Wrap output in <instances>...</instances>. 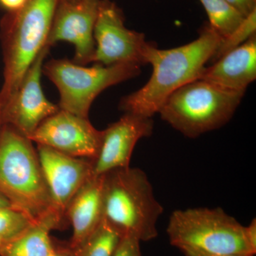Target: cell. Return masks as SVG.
<instances>
[{
	"label": "cell",
	"mask_w": 256,
	"mask_h": 256,
	"mask_svg": "<svg viewBox=\"0 0 256 256\" xmlns=\"http://www.w3.org/2000/svg\"><path fill=\"white\" fill-rule=\"evenodd\" d=\"M220 36L208 24L194 41L170 50L152 44L146 53V64L152 74L140 89L121 99L120 109L124 114L151 118L159 114L165 101L185 84L200 79L207 62L215 54Z\"/></svg>",
	"instance_id": "6da1fadb"
},
{
	"label": "cell",
	"mask_w": 256,
	"mask_h": 256,
	"mask_svg": "<svg viewBox=\"0 0 256 256\" xmlns=\"http://www.w3.org/2000/svg\"><path fill=\"white\" fill-rule=\"evenodd\" d=\"M0 194L34 222L55 210L32 141L6 124L0 131Z\"/></svg>",
	"instance_id": "7a4b0ae2"
},
{
	"label": "cell",
	"mask_w": 256,
	"mask_h": 256,
	"mask_svg": "<svg viewBox=\"0 0 256 256\" xmlns=\"http://www.w3.org/2000/svg\"><path fill=\"white\" fill-rule=\"evenodd\" d=\"M104 218L122 235L149 242L158 235L164 208L154 196L148 175L130 166L104 174Z\"/></svg>",
	"instance_id": "3957f363"
},
{
	"label": "cell",
	"mask_w": 256,
	"mask_h": 256,
	"mask_svg": "<svg viewBox=\"0 0 256 256\" xmlns=\"http://www.w3.org/2000/svg\"><path fill=\"white\" fill-rule=\"evenodd\" d=\"M58 0H28L1 24L4 82L1 108L18 90L25 74L44 47Z\"/></svg>",
	"instance_id": "277c9868"
},
{
	"label": "cell",
	"mask_w": 256,
	"mask_h": 256,
	"mask_svg": "<svg viewBox=\"0 0 256 256\" xmlns=\"http://www.w3.org/2000/svg\"><path fill=\"white\" fill-rule=\"evenodd\" d=\"M244 94L196 79L171 94L159 114L184 136L196 138L226 124Z\"/></svg>",
	"instance_id": "5b68a950"
},
{
	"label": "cell",
	"mask_w": 256,
	"mask_h": 256,
	"mask_svg": "<svg viewBox=\"0 0 256 256\" xmlns=\"http://www.w3.org/2000/svg\"><path fill=\"white\" fill-rule=\"evenodd\" d=\"M166 233L170 244L182 252L255 256L246 239L245 226L220 207L174 210Z\"/></svg>",
	"instance_id": "8992f818"
},
{
	"label": "cell",
	"mask_w": 256,
	"mask_h": 256,
	"mask_svg": "<svg viewBox=\"0 0 256 256\" xmlns=\"http://www.w3.org/2000/svg\"><path fill=\"white\" fill-rule=\"evenodd\" d=\"M43 73L55 84L60 92V110L88 118L89 110L101 92L140 74V66L133 64L92 67L62 58L44 64Z\"/></svg>",
	"instance_id": "52a82bcc"
},
{
	"label": "cell",
	"mask_w": 256,
	"mask_h": 256,
	"mask_svg": "<svg viewBox=\"0 0 256 256\" xmlns=\"http://www.w3.org/2000/svg\"><path fill=\"white\" fill-rule=\"evenodd\" d=\"M122 11L109 0H100L94 28L96 50L92 62L104 66L146 64L151 44L144 34L124 26Z\"/></svg>",
	"instance_id": "ba28073f"
},
{
	"label": "cell",
	"mask_w": 256,
	"mask_h": 256,
	"mask_svg": "<svg viewBox=\"0 0 256 256\" xmlns=\"http://www.w3.org/2000/svg\"><path fill=\"white\" fill-rule=\"evenodd\" d=\"M50 47H44L25 74L18 90L0 109L2 124H9L28 138L60 107L46 98L41 84L44 62Z\"/></svg>",
	"instance_id": "9c48e42d"
},
{
	"label": "cell",
	"mask_w": 256,
	"mask_h": 256,
	"mask_svg": "<svg viewBox=\"0 0 256 256\" xmlns=\"http://www.w3.org/2000/svg\"><path fill=\"white\" fill-rule=\"evenodd\" d=\"M28 139L68 156L95 160L102 144V130L96 129L88 118L60 109L44 120Z\"/></svg>",
	"instance_id": "30bf717a"
},
{
	"label": "cell",
	"mask_w": 256,
	"mask_h": 256,
	"mask_svg": "<svg viewBox=\"0 0 256 256\" xmlns=\"http://www.w3.org/2000/svg\"><path fill=\"white\" fill-rule=\"evenodd\" d=\"M100 0H58L46 46L67 42L75 47L73 62L85 66L96 50L94 28Z\"/></svg>",
	"instance_id": "8fae6325"
},
{
	"label": "cell",
	"mask_w": 256,
	"mask_h": 256,
	"mask_svg": "<svg viewBox=\"0 0 256 256\" xmlns=\"http://www.w3.org/2000/svg\"><path fill=\"white\" fill-rule=\"evenodd\" d=\"M36 152L54 208L65 220L69 203L94 176V160L68 156L42 144H37Z\"/></svg>",
	"instance_id": "7c38bea8"
},
{
	"label": "cell",
	"mask_w": 256,
	"mask_h": 256,
	"mask_svg": "<svg viewBox=\"0 0 256 256\" xmlns=\"http://www.w3.org/2000/svg\"><path fill=\"white\" fill-rule=\"evenodd\" d=\"M153 128L151 118L124 114L102 130L100 152L94 160V176L130 166L136 144L142 138L150 137Z\"/></svg>",
	"instance_id": "4fadbf2b"
},
{
	"label": "cell",
	"mask_w": 256,
	"mask_h": 256,
	"mask_svg": "<svg viewBox=\"0 0 256 256\" xmlns=\"http://www.w3.org/2000/svg\"><path fill=\"white\" fill-rule=\"evenodd\" d=\"M256 78V35L205 68L200 79L229 90L245 92Z\"/></svg>",
	"instance_id": "5bb4252c"
},
{
	"label": "cell",
	"mask_w": 256,
	"mask_h": 256,
	"mask_svg": "<svg viewBox=\"0 0 256 256\" xmlns=\"http://www.w3.org/2000/svg\"><path fill=\"white\" fill-rule=\"evenodd\" d=\"M104 175L92 176L82 185L69 203L65 218L73 227L67 247L74 249L82 244L104 220Z\"/></svg>",
	"instance_id": "9a60e30c"
},
{
	"label": "cell",
	"mask_w": 256,
	"mask_h": 256,
	"mask_svg": "<svg viewBox=\"0 0 256 256\" xmlns=\"http://www.w3.org/2000/svg\"><path fill=\"white\" fill-rule=\"evenodd\" d=\"M64 220L55 210L50 212L18 237L3 242L0 256H48L54 250L50 232L58 228Z\"/></svg>",
	"instance_id": "2e32d148"
},
{
	"label": "cell",
	"mask_w": 256,
	"mask_h": 256,
	"mask_svg": "<svg viewBox=\"0 0 256 256\" xmlns=\"http://www.w3.org/2000/svg\"><path fill=\"white\" fill-rule=\"evenodd\" d=\"M122 234L104 218L100 225L79 246L55 249L66 256H112Z\"/></svg>",
	"instance_id": "e0dca14e"
},
{
	"label": "cell",
	"mask_w": 256,
	"mask_h": 256,
	"mask_svg": "<svg viewBox=\"0 0 256 256\" xmlns=\"http://www.w3.org/2000/svg\"><path fill=\"white\" fill-rule=\"evenodd\" d=\"M208 15L210 28L220 36H228L246 16L226 0H200Z\"/></svg>",
	"instance_id": "ac0fdd59"
},
{
	"label": "cell",
	"mask_w": 256,
	"mask_h": 256,
	"mask_svg": "<svg viewBox=\"0 0 256 256\" xmlns=\"http://www.w3.org/2000/svg\"><path fill=\"white\" fill-rule=\"evenodd\" d=\"M34 223L22 210L12 206L0 208V240L3 242L13 240Z\"/></svg>",
	"instance_id": "d6986e66"
},
{
	"label": "cell",
	"mask_w": 256,
	"mask_h": 256,
	"mask_svg": "<svg viewBox=\"0 0 256 256\" xmlns=\"http://www.w3.org/2000/svg\"><path fill=\"white\" fill-rule=\"evenodd\" d=\"M256 10L244 18L242 23L228 36L220 38V44L212 58V62H216L230 50L237 48L256 35Z\"/></svg>",
	"instance_id": "ffe728a7"
},
{
	"label": "cell",
	"mask_w": 256,
	"mask_h": 256,
	"mask_svg": "<svg viewBox=\"0 0 256 256\" xmlns=\"http://www.w3.org/2000/svg\"><path fill=\"white\" fill-rule=\"evenodd\" d=\"M140 244L132 236L124 235L112 256H142Z\"/></svg>",
	"instance_id": "44dd1931"
},
{
	"label": "cell",
	"mask_w": 256,
	"mask_h": 256,
	"mask_svg": "<svg viewBox=\"0 0 256 256\" xmlns=\"http://www.w3.org/2000/svg\"><path fill=\"white\" fill-rule=\"evenodd\" d=\"M238 10L244 16H247L256 10V0H226Z\"/></svg>",
	"instance_id": "7402d4cb"
},
{
	"label": "cell",
	"mask_w": 256,
	"mask_h": 256,
	"mask_svg": "<svg viewBox=\"0 0 256 256\" xmlns=\"http://www.w3.org/2000/svg\"><path fill=\"white\" fill-rule=\"evenodd\" d=\"M245 236L250 250L256 252V220L254 218L248 226H245Z\"/></svg>",
	"instance_id": "603a6c76"
},
{
	"label": "cell",
	"mask_w": 256,
	"mask_h": 256,
	"mask_svg": "<svg viewBox=\"0 0 256 256\" xmlns=\"http://www.w3.org/2000/svg\"><path fill=\"white\" fill-rule=\"evenodd\" d=\"M26 1L28 0H0V4L8 10L9 12H12L22 9Z\"/></svg>",
	"instance_id": "cb8c5ba5"
},
{
	"label": "cell",
	"mask_w": 256,
	"mask_h": 256,
	"mask_svg": "<svg viewBox=\"0 0 256 256\" xmlns=\"http://www.w3.org/2000/svg\"><path fill=\"white\" fill-rule=\"evenodd\" d=\"M183 254L186 256H254L249 255V254H210L200 252H194V250H188V252H184Z\"/></svg>",
	"instance_id": "d4e9b609"
},
{
	"label": "cell",
	"mask_w": 256,
	"mask_h": 256,
	"mask_svg": "<svg viewBox=\"0 0 256 256\" xmlns=\"http://www.w3.org/2000/svg\"><path fill=\"white\" fill-rule=\"evenodd\" d=\"M11 206L9 201L3 195L0 194V208L2 207Z\"/></svg>",
	"instance_id": "484cf974"
},
{
	"label": "cell",
	"mask_w": 256,
	"mask_h": 256,
	"mask_svg": "<svg viewBox=\"0 0 256 256\" xmlns=\"http://www.w3.org/2000/svg\"><path fill=\"white\" fill-rule=\"evenodd\" d=\"M66 256L64 255V254H62V252H57V250H55V248H54V252H50V256Z\"/></svg>",
	"instance_id": "4316f807"
},
{
	"label": "cell",
	"mask_w": 256,
	"mask_h": 256,
	"mask_svg": "<svg viewBox=\"0 0 256 256\" xmlns=\"http://www.w3.org/2000/svg\"><path fill=\"white\" fill-rule=\"evenodd\" d=\"M2 122L1 116H0V131H1L2 127Z\"/></svg>",
	"instance_id": "83f0119b"
},
{
	"label": "cell",
	"mask_w": 256,
	"mask_h": 256,
	"mask_svg": "<svg viewBox=\"0 0 256 256\" xmlns=\"http://www.w3.org/2000/svg\"><path fill=\"white\" fill-rule=\"evenodd\" d=\"M2 245V242L1 240H0V247H1Z\"/></svg>",
	"instance_id": "f1b7e54d"
},
{
	"label": "cell",
	"mask_w": 256,
	"mask_h": 256,
	"mask_svg": "<svg viewBox=\"0 0 256 256\" xmlns=\"http://www.w3.org/2000/svg\"><path fill=\"white\" fill-rule=\"evenodd\" d=\"M0 109H1V104H0Z\"/></svg>",
	"instance_id": "f546056e"
}]
</instances>
